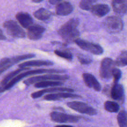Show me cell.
I'll use <instances>...</instances> for the list:
<instances>
[{
	"label": "cell",
	"mask_w": 127,
	"mask_h": 127,
	"mask_svg": "<svg viewBox=\"0 0 127 127\" xmlns=\"http://www.w3.org/2000/svg\"><path fill=\"white\" fill-rule=\"evenodd\" d=\"M27 31V37L32 40H37L42 37L46 29L42 26L37 24H33L29 27Z\"/></svg>",
	"instance_id": "obj_11"
},
{
	"label": "cell",
	"mask_w": 127,
	"mask_h": 127,
	"mask_svg": "<svg viewBox=\"0 0 127 127\" xmlns=\"http://www.w3.org/2000/svg\"><path fill=\"white\" fill-rule=\"evenodd\" d=\"M73 6L67 1L61 2L56 7V12L59 16H67L73 11Z\"/></svg>",
	"instance_id": "obj_15"
},
{
	"label": "cell",
	"mask_w": 127,
	"mask_h": 127,
	"mask_svg": "<svg viewBox=\"0 0 127 127\" xmlns=\"http://www.w3.org/2000/svg\"><path fill=\"white\" fill-rule=\"evenodd\" d=\"M75 43L83 50L94 55H102L103 53V49L100 45L96 43L90 42L85 40L78 39L75 41Z\"/></svg>",
	"instance_id": "obj_7"
},
{
	"label": "cell",
	"mask_w": 127,
	"mask_h": 127,
	"mask_svg": "<svg viewBox=\"0 0 127 127\" xmlns=\"http://www.w3.org/2000/svg\"><path fill=\"white\" fill-rule=\"evenodd\" d=\"M81 96L77 94H72L71 93H67V92H61V93H52V94H46L44 95L43 99L48 101H55L61 99H67V98H73V99H77L80 98Z\"/></svg>",
	"instance_id": "obj_10"
},
{
	"label": "cell",
	"mask_w": 127,
	"mask_h": 127,
	"mask_svg": "<svg viewBox=\"0 0 127 127\" xmlns=\"http://www.w3.org/2000/svg\"><path fill=\"white\" fill-rule=\"evenodd\" d=\"M55 127H73L71 125H57Z\"/></svg>",
	"instance_id": "obj_32"
},
{
	"label": "cell",
	"mask_w": 127,
	"mask_h": 127,
	"mask_svg": "<svg viewBox=\"0 0 127 127\" xmlns=\"http://www.w3.org/2000/svg\"><path fill=\"white\" fill-rule=\"evenodd\" d=\"M115 63L110 58H105L102 61L100 68V75L103 79H110L113 76V71Z\"/></svg>",
	"instance_id": "obj_8"
},
{
	"label": "cell",
	"mask_w": 127,
	"mask_h": 127,
	"mask_svg": "<svg viewBox=\"0 0 127 127\" xmlns=\"http://www.w3.org/2000/svg\"><path fill=\"white\" fill-rule=\"evenodd\" d=\"M104 108L108 112L117 113L119 111L120 106L117 102L108 100L105 102Z\"/></svg>",
	"instance_id": "obj_24"
},
{
	"label": "cell",
	"mask_w": 127,
	"mask_h": 127,
	"mask_svg": "<svg viewBox=\"0 0 127 127\" xmlns=\"http://www.w3.org/2000/svg\"><path fill=\"white\" fill-rule=\"evenodd\" d=\"M52 121L57 123H75L80 120V117L68 115L59 112H52L50 114Z\"/></svg>",
	"instance_id": "obj_9"
},
{
	"label": "cell",
	"mask_w": 127,
	"mask_h": 127,
	"mask_svg": "<svg viewBox=\"0 0 127 127\" xmlns=\"http://www.w3.org/2000/svg\"><path fill=\"white\" fill-rule=\"evenodd\" d=\"M117 122L120 127H127V112L122 110L117 115Z\"/></svg>",
	"instance_id": "obj_25"
},
{
	"label": "cell",
	"mask_w": 127,
	"mask_h": 127,
	"mask_svg": "<svg viewBox=\"0 0 127 127\" xmlns=\"http://www.w3.org/2000/svg\"><path fill=\"white\" fill-rule=\"evenodd\" d=\"M55 54L61 58H64L68 61H71L73 58V56L69 52L65 50H56L54 51Z\"/></svg>",
	"instance_id": "obj_27"
},
{
	"label": "cell",
	"mask_w": 127,
	"mask_h": 127,
	"mask_svg": "<svg viewBox=\"0 0 127 127\" xmlns=\"http://www.w3.org/2000/svg\"><path fill=\"white\" fill-rule=\"evenodd\" d=\"M32 2H41V1H43V0H32Z\"/></svg>",
	"instance_id": "obj_33"
},
{
	"label": "cell",
	"mask_w": 127,
	"mask_h": 127,
	"mask_svg": "<svg viewBox=\"0 0 127 127\" xmlns=\"http://www.w3.org/2000/svg\"><path fill=\"white\" fill-rule=\"evenodd\" d=\"M53 62L47 60H31L24 62L19 64V68H29L32 66H42L53 65Z\"/></svg>",
	"instance_id": "obj_19"
},
{
	"label": "cell",
	"mask_w": 127,
	"mask_h": 127,
	"mask_svg": "<svg viewBox=\"0 0 127 127\" xmlns=\"http://www.w3.org/2000/svg\"><path fill=\"white\" fill-rule=\"evenodd\" d=\"M34 16L37 19L41 20V21H45V20L49 19L51 17L52 13L46 9L41 8L35 11Z\"/></svg>",
	"instance_id": "obj_21"
},
{
	"label": "cell",
	"mask_w": 127,
	"mask_h": 127,
	"mask_svg": "<svg viewBox=\"0 0 127 127\" xmlns=\"http://www.w3.org/2000/svg\"><path fill=\"white\" fill-rule=\"evenodd\" d=\"M3 27L9 35L15 38H24L26 37L24 31L19 25L13 20H9L3 24Z\"/></svg>",
	"instance_id": "obj_5"
},
{
	"label": "cell",
	"mask_w": 127,
	"mask_h": 127,
	"mask_svg": "<svg viewBox=\"0 0 127 127\" xmlns=\"http://www.w3.org/2000/svg\"><path fill=\"white\" fill-rule=\"evenodd\" d=\"M97 0H81L79 6L82 9L85 11H90Z\"/></svg>",
	"instance_id": "obj_26"
},
{
	"label": "cell",
	"mask_w": 127,
	"mask_h": 127,
	"mask_svg": "<svg viewBox=\"0 0 127 127\" xmlns=\"http://www.w3.org/2000/svg\"><path fill=\"white\" fill-rule=\"evenodd\" d=\"M82 78L85 84L89 88H92L95 91H100L102 89L100 84L97 81L95 77L90 73H83L82 74Z\"/></svg>",
	"instance_id": "obj_12"
},
{
	"label": "cell",
	"mask_w": 127,
	"mask_h": 127,
	"mask_svg": "<svg viewBox=\"0 0 127 127\" xmlns=\"http://www.w3.org/2000/svg\"><path fill=\"white\" fill-rule=\"evenodd\" d=\"M90 11L94 16L102 17L110 12V7L105 4H98L94 5L91 9Z\"/></svg>",
	"instance_id": "obj_17"
},
{
	"label": "cell",
	"mask_w": 127,
	"mask_h": 127,
	"mask_svg": "<svg viewBox=\"0 0 127 127\" xmlns=\"http://www.w3.org/2000/svg\"><path fill=\"white\" fill-rule=\"evenodd\" d=\"M113 79H114V83H118L120 79L122 77V72L118 68H115L113 71Z\"/></svg>",
	"instance_id": "obj_29"
},
{
	"label": "cell",
	"mask_w": 127,
	"mask_h": 127,
	"mask_svg": "<svg viewBox=\"0 0 127 127\" xmlns=\"http://www.w3.org/2000/svg\"><path fill=\"white\" fill-rule=\"evenodd\" d=\"M62 0H49V2L51 4H57L59 2H62Z\"/></svg>",
	"instance_id": "obj_30"
},
{
	"label": "cell",
	"mask_w": 127,
	"mask_h": 127,
	"mask_svg": "<svg viewBox=\"0 0 127 127\" xmlns=\"http://www.w3.org/2000/svg\"><path fill=\"white\" fill-rule=\"evenodd\" d=\"M65 73V70H61V69H34V70H29L26 72L20 73L17 76H16L15 78H14L11 81L9 82L4 88L0 90V94L8 89H11L12 87H13L17 82L21 81L24 78H26L29 76L36 75V74H63Z\"/></svg>",
	"instance_id": "obj_2"
},
{
	"label": "cell",
	"mask_w": 127,
	"mask_h": 127,
	"mask_svg": "<svg viewBox=\"0 0 127 127\" xmlns=\"http://www.w3.org/2000/svg\"><path fill=\"white\" fill-rule=\"evenodd\" d=\"M77 58L80 63L82 64H88L92 62V60L90 57L82 54H78L77 55Z\"/></svg>",
	"instance_id": "obj_28"
},
{
	"label": "cell",
	"mask_w": 127,
	"mask_h": 127,
	"mask_svg": "<svg viewBox=\"0 0 127 127\" xmlns=\"http://www.w3.org/2000/svg\"><path fill=\"white\" fill-rule=\"evenodd\" d=\"M63 84L62 81H41L39 83H36L34 87L36 88H46L48 87H56L60 86Z\"/></svg>",
	"instance_id": "obj_22"
},
{
	"label": "cell",
	"mask_w": 127,
	"mask_h": 127,
	"mask_svg": "<svg viewBox=\"0 0 127 127\" xmlns=\"http://www.w3.org/2000/svg\"><path fill=\"white\" fill-rule=\"evenodd\" d=\"M115 65L120 67L127 66V50L123 51L120 53L116 59Z\"/></svg>",
	"instance_id": "obj_23"
},
{
	"label": "cell",
	"mask_w": 127,
	"mask_h": 127,
	"mask_svg": "<svg viewBox=\"0 0 127 127\" xmlns=\"http://www.w3.org/2000/svg\"><path fill=\"white\" fill-rule=\"evenodd\" d=\"M103 26L106 31L110 33H118L123 29V22L122 19L118 16H110L105 19Z\"/></svg>",
	"instance_id": "obj_4"
},
{
	"label": "cell",
	"mask_w": 127,
	"mask_h": 127,
	"mask_svg": "<svg viewBox=\"0 0 127 127\" xmlns=\"http://www.w3.org/2000/svg\"><path fill=\"white\" fill-rule=\"evenodd\" d=\"M28 69V68H19V69H16V70L13 71L9 73L7 75H6V76L4 77V78L2 79V81L1 82V83H0V90H1L2 88H4L9 82L11 81L14 78H15L16 76H17L18 74H19L20 73H21V72L24 71V70H27Z\"/></svg>",
	"instance_id": "obj_20"
},
{
	"label": "cell",
	"mask_w": 127,
	"mask_h": 127,
	"mask_svg": "<svg viewBox=\"0 0 127 127\" xmlns=\"http://www.w3.org/2000/svg\"><path fill=\"white\" fill-rule=\"evenodd\" d=\"M67 106L72 110L88 115H95L97 114V111L88 104L79 101H72L67 103Z\"/></svg>",
	"instance_id": "obj_6"
},
{
	"label": "cell",
	"mask_w": 127,
	"mask_h": 127,
	"mask_svg": "<svg viewBox=\"0 0 127 127\" xmlns=\"http://www.w3.org/2000/svg\"><path fill=\"white\" fill-rule=\"evenodd\" d=\"M16 18L22 27L28 29L33 25V19L29 14L24 12H18L16 15Z\"/></svg>",
	"instance_id": "obj_14"
},
{
	"label": "cell",
	"mask_w": 127,
	"mask_h": 127,
	"mask_svg": "<svg viewBox=\"0 0 127 127\" xmlns=\"http://www.w3.org/2000/svg\"><path fill=\"white\" fill-rule=\"evenodd\" d=\"M69 79V76L67 74H46L44 75L36 76L31 77L28 79L24 81V84L26 86H30L31 84H36L41 81H61L67 80Z\"/></svg>",
	"instance_id": "obj_3"
},
{
	"label": "cell",
	"mask_w": 127,
	"mask_h": 127,
	"mask_svg": "<svg viewBox=\"0 0 127 127\" xmlns=\"http://www.w3.org/2000/svg\"><path fill=\"white\" fill-rule=\"evenodd\" d=\"M78 25L79 21L78 19H70L60 27L58 31L59 35L67 43L75 42L80 35Z\"/></svg>",
	"instance_id": "obj_1"
},
{
	"label": "cell",
	"mask_w": 127,
	"mask_h": 127,
	"mask_svg": "<svg viewBox=\"0 0 127 127\" xmlns=\"http://www.w3.org/2000/svg\"><path fill=\"white\" fill-rule=\"evenodd\" d=\"M73 89H70V88H49V89H43V90L35 92L31 94V97L33 99H37V98L40 97L42 95L45 94H52V93H61V92H67V93H73Z\"/></svg>",
	"instance_id": "obj_13"
},
{
	"label": "cell",
	"mask_w": 127,
	"mask_h": 127,
	"mask_svg": "<svg viewBox=\"0 0 127 127\" xmlns=\"http://www.w3.org/2000/svg\"><path fill=\"white\" fill-rule=\"evenodd\" d=\"M112 7L115 13L123 14L127 12V0H113Z\"/></svg>",
	"instance_id": "obj_18"
},
{
	"label": "cell",
	"mask_w": 127,
	"mask_h": 127,
	"mask_svg": "<svg viewBox=\"0 0 127 127\" xmlns=\"http://www.w3.org/2000/svg\"><path fill=\"white\" fill-rule=\"evenodd\" d=\"M6 36L4 35L3 32L1 31V29H0V40H6Z\"/></svg>",
	"instance_id": "obj_31"
},
{
	"label": "cell",
	"mask_w": 127,
	"mask_h": 127,
	"mask_svg": "<svg viewBox=\"0 0 127 127\" xmlns=\"http://www.w3.org/2000/svg\"><path fill=\"white\" fill-rule=\"evenodd\" d=\"M110 96L113 100L122 101L124 99V89L122 84L114 83L110 91Z\"/></svg>",
	"instance_id": "obj_16"
}]
</instances>
